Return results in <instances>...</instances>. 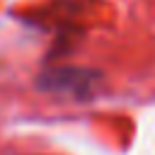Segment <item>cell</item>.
Here are the masks:
<instances>
[{"mask_svg":"<svg viewBox=\"0 0 155 155\" xmlns=\"http://www.w3.org/2000/svg\"><path fill=\"white\" fill-rule=\"evenodd\" d=\"M97 80L94 73L90 70H80V68H56V70H46L39 78V87L41 90H51V92H68V94H87L92 90V82Z\"/></svg>","mask_w":155,"mask_h":155,"instance_id":"cell-1","label":"cell"}]
</instances>
